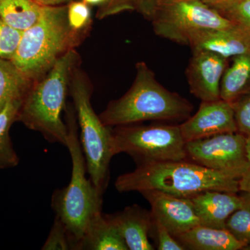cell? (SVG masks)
Listing matches in <instances>:
<instances>
[{"label": "cell", "instance_id": "obj_1", "mask_svg": "<svg viewBox=\"0 0 250 250\" xmlns=\"http://www.w3.org/2000/svg\"><path fill=\"white\" fill-rule=\"evenodd\" d=\"M238 178L185 160L138 164L132 172L117 178L120 192L156 190L177 197H192L208 190L239 192Z\"/></svg>", "mask_w": 250, "mask_h": 250}, {"label": "cell", "instance_id": "obj_2", "mask_svg": "<svg viewBox=\"0 0 250 250\" xmlns=\"http://www.w3.org/2000/svg\"><path fill=\"white\" fill-rule=\"evenodd\" d=\"M136 68L129 90L99 116L104 124L115 127L144 121H186L190 116V102L163 86L146 62H138Z\"/></svg>", "mask_w": 250, "mask_h": 250}, {"label": "cell", "instance_id": "obj_3", "mask_svg": "<svg viewBox=\"0 0 250 250\" xmlns=\"http://www.w3.org/2000/svg\"><path fill=\"white\" fill-rule=\"evenodd\" d=\"M77 59L73 49L67 50L23 98L18 120L29 129L40 132L49 143L66 146L68 129L62 113Z\"/></svg>", "mask_w": 250, "mask_h": 250}, {"label": "cell", "instance_id": "obj_4", "mask_svg": "<svg viewBox=\"0 0 250 250\" xmlns=\"http://www.w3.org/2000/svg\"><path fill=\"white\" fill-rule=\"evenodd\" d=\"M67 114L66 147L71 156V179L66 187L54 191L52 207L66 228L72 250H77L90 220L102 211L103 192L86 178V161L79 139L76 118L73 112Z\"/></svg>", "mask_w": 250, "mask_h": 250}, {"label": "cell", "instance_id": "obj_5", "mask_svg": "<svg viewBox=\"0 0 250 250\" xmlns=\"http://www.w3.org/2000/svg\"><path fill=\"white\" fill-rule=\"evenodd\" d=\"M77 36L67 22L66 5L45 6L39 21L23 31L10 62L28 81L36 80L72 49Z\"/></svg>", "mask_w": 250, "mask_h": 250}, {"label": "cell", "instance_id": "obj_6", "mask_svg": "<svg viewBox=\"0 0 250 250\" xmlns=\"http://www.w3.org/2000/svg\"><path fill=\"white\" fill-rule=\"evenodd\" d=\"M70 91L80 125V142L86 161L87 172L94 185L104 192L107 186L109 164L113 156L111 128L104 124L94 111L89 87L77 73L70 81Z\"/></svg>", "mask_w": 250, "mask_h": 250}, {"label": "cell", "instance_id": "obj_7", "mask_svg": "<svg viewBox=\"0 0 250 250\" xmlns=\"http://www.w3.org/2000/svg\"><path fill=\"white\" fill-rule=\"evenodd\" d=\"M113 156L129 154L138 164L186 160L188 157L179 125H123L111 129Z\"/></svg>", "mask_w": 250, "mask_h": 250}, {"label": "cell", "instance_id": "obj_8", "mask_svg": "<svg viewBox=\"0 0 250 250\" xmlns=\"http://www.w3.org/2000/svg\"><path fill=\"white\" fill-rule=\"evenodd\" d=\"M149 20L156 35L186 45L199 31L235 25L198 0H159Z\"/></svg>", "mask_w": 250, "mask_h": 250}, {"label": "cell", "instance_id": "obj_9", "mask_svg": "<svg viewBox=\"0 0 250 250\" xmlns=\"http://www.w3.org/2000/svg\"><path fill=\"white\" fill-rule=\"evenodd\" d=\"M246 139L238 132L224 133L189 141L186 143V149L188 157L196 164L240 179L250 167Z\"/></svg>", "mask_w": 250, "mask_h": 250}, {"label": "cell", "instance_id": "obj_10", "mask_svg": "<svg viewBox=\"0 0 250 250\" xmlns=\"http://www.w3.org/2000/svg\"><path fill=\"white\" fill-rule=\"evenodd\" d=\"M179 126L186 143L224 133L238 132L232 104L221 99L202 102L195 114Z\"/></svg>", "mask_w": 250, "mask_h": 250}, {"label": "cell", "instance_id": "obj_11", "mask_svg": "<svg viewBox=\"0 0 250 250\" xmlns=\"http://www.w3.org/2000/svg\"><path fill=\"white\" fill-rule=\"evenodd\" d=\"M228 59L202 50H192L187 75L190 93L202 102L220 99V83Z\"/></svg>", "mask_w": 250, "mask_h": 250}, {"label": "cell", "instance_id": "obj_12", "mask_svg": "<svg viewBox=\"0 0 250 250\" xmlns=\"http://www.w3.org/2000/svg\"><path fill=\"white\" fill-rule=\"evenodd\" d=\"M141 193L150 205L153 218L161 222L174 238L200 225L189 197H177L156 190Z\"/></svg>", "mask_w": 250, "mask_h": 250}, {"label": "cell", "instance_id": "obj_13", "mask_svg": "<svg viewBox=\"0 0 250 250\" xmlns=\"http://www.w3.org/2000/svg\"><path fill=\"white\" fill-rule=\"evenodd\" d=\"M188 45L192 50L207 51L228 59L250 53V39L239 26L199 31L190 37Z\"/></svg>", "mask_w": 250, "mask_h": 250}, {"label": "cell", "instance_id": "obj_14", "mask_svg": "<svg viewBox=\"0 0 250 250\" xmlns=\"http://www.w3.org/2000/svg\"><path fill=\"white\" fill-rule=\"evenodd\" d=\"M106 215L118 229L128 250H154L149 241L152 230L151 212L134 205L115 214Z\"/></svg>", "mask_w": 250, "mask_h": 250}, {"label": "cell", "instance_id": "obj_15", "mask_svg": "<svg viewBox=\"0 0 250 250\" xmlns=\"http://www.w3.org/2000/svg\"><path fill=\"white\" fill-rule=\"evenodd\" d=\"M190 198L200 225L212 228L225 229L230 215L242 205L241 195L235 192L208 190Z\"/></svg>", "mask_w": 250, "mask_h": 250}, {"label": "cell", "instance_id": "obj_16", "mask_svg": "<svg viewBox=\"0 0 250 250\" xmlns=\"http://www.w3.org/2000/svg\"><path fill=\"white\" fill-rule=\"evenodd\" d=\"M186 250H242L246 244L237 240L226 229L199 225L175 237Z\"/></svg>", "mask_w": 250, "mask_h": 250}, {"label": "cell", "instance_id": "obj_17", "mask_svg": "<svg viewBox=\"0 0 250 250\" xmlns=\"http://www.w3.org/2000/svg\"><path fill=\"white\" fill-rule=\"evenodd\" d=\"M77 250H127L128 248L116 227L101 211L90 220Z\"/></svg>", "mask_w": 250, "mask_h": 250}, {"label": "cell", "instance_id": "obj_18", "mask_svg": "<svg viewBox=\"0 0 250 250\" xmlns=\"http://www.w3.org/2000/svg\"><path fill=\"white\" fill-rule=\"evenodd\" d=\"M232 59L220 83V99L230 103L250 91V52Z\"/></svg>", "mask_w": 250, "mask_h": 250}, {"label": "cell", "instance_id": "obj_19", "mask_svg": "<svg viewBox=\"0 0 250 250\" xmlns=\"http://www.w3.org/2000/svg\"><path fill=\"white\" fill-rule=\"evenodd\" d=\"M44 7L34 0H0V18L11 27L24 31L39 21Z\"/></svg>", "mask_w": 250, "mask_h": 250}, {"label": "cell", "instance_id": "obj_20", "mask_svg": "<svg viewBox=\"0 0 250 250\" xmlns=\"http://www.w3.org/2000/svg\"><path fill=\"white\" fill-rule=\"evenodd\" d=\"M23 98L10 101L0 111V170L16 167L19 164V157L10 138L9 129L13 123L18 120Z\"/></svg>", "mask_w": 250, "mask_h": 250}, {"label": "cell", "instance_id": "obj_21", "mask_svg": "<svg viewBox=\"0 0 250 250\" xmlns=\"http://www.w3.org/2000/svg\"><path fill=\"white\" fill-rule=\"evenodd\" d=\"M29 82L12 62L0 58V111L10 101L23 98Z\"/></svg>", "mask_w": 250, "mask_h": 250}, {"label": "cell", "instance_id": "obj_22", "mask_svg": "<svg viewBox=\"0 0 250 250\" xmlns=\"http://www.w3.org/2000/svg\"><path fill=\"white\" fill-rule=\"evenodd\" d=\"M242 205L230 215L225 229L238 241L250 243V192H243Z\"/></svg>", "mask_w": 250, "mask_h": 250}, {"label": "cell", "instance_id": "obj_23", "mask_svg": "<svg viewBox=\"0 0 250 250\" xmlns=\"http://www.w3.org/2000/svg\"><path fill=\"white\" fill-rule=\"evenodd\" d=\"M23 31L8 25L0 18V58L10 61L21 42Z\"/></svg>", "mask_w": 250, "mask_h": 250}, {"label": "cell", "instance_id": "obj_24", "mask_svg": "<svg viewBox=\"0 0 250 250\" xmlns=\"http://www.w3.org/2000/svg\"><path fill=\"white\" fill-rule=\"evenodd\" d=\"M218 12L239 26L250 39V0H237Z\"/></svg>", "mask_w": 250, "mask_h": 250}, {"label": "cell", "instance_id": "obj_25", "mask_svg": "<svg viewBox=\"0 0 250 250\" xmlns=\"http://www.w3.org/2000/svg\"><path fill=\"white\" fill-rule=\"evenodd\" d=\"M41 250H72L71 240L69 236L68 232L65 225L57 215H55L53 225Z\"/></svg>", "mask_w": 250, "mask_h": 250}, {"label": "cell", "instance_id": "obj_26", "mask_svg": "<svg viewBox=\"0 0 250 250\" xmlns=\"http://www.w3.org/2000/svg\"><path fill=\"white\" fill-rule=\"evenodd\" d=\"M91 12L89 4L85 1H73L67 4V18L69 26L78 34L89 24Z\"/></svg>", "mask_w": 250, "mask_h": 250}, {"label": "cell", "instance_id": "obj_27", "mask_svg": "<svg viewBox=\"0 0 250 250\" xmlns=\"http://www.w3.org/2000/svg\"><path fill=\"white\" fill-rule=\"evenodd\" d=\"M231 104L238 132L250 138V91Z\"/></svg>", "mask_w": 250, "mask_h": 250}, {"label": "cell", "instance_id": "obj_28", "mask_svg": "<svg viewBox=\"0 0 250 250\" xmlns=\"http://www.w3.org/2000/svg\"><path fill=\"white\" fill-rule=\"evenodd\" d=\"M152 215V214H151ZM152 218V230L157 237L159 250H184L185 248L169 231L158 219Z\"/></svg>", "mask_w": 250, "mask_h": 250}, {"label": "cell", "instance_id": "obj_29", "mask_svg": "<svg viewBox=\"0 0 250 250\" xmlns=\"http://www.w3.org/2000/svg\"><path fill=\"white\" fill-rule=\"evenodd\" d=\"M130 10H134L132 0H107L100 6L97 16L102 19Z\"/></svg>", "mask_w": 250, "mask_h": 250}, {"label": "cell", "instance_id": "obj_30", "mask_svg": "<svg viewBox=\"0 0 250 250\" xmlns=\"http://www.w3.org/2000/svg\"><path fill=\"white\" fill-rule=\"evenodd\" d=\"M159 0H132L134 10L139 11L146 18L149 19L153 11Z\"/></svg>", "mask_w": 250, "mask_h": 250}, {"label": "cell", "instance_id": "obj_31", "mask_svg": "<svg viewBox=\"0 0 250 250\" xmlns=\"http://www.w3.org/2000/svg\"><path fill=\"white\" fill-rule=\"evenodd\" d=\"M204 4L207 5L212 9L220 11L233 4L237 0H198Z\"/></svg>", "mask_w": 250, "mask_h": 250}, {"label": "cell", "instance_id": "obj_32", "mask_svg": "<svg viewBox=\"0 0 250 250\" xmlns=\"http://www.w3.org/2000/svg\"><path fill=\"white\" fill-rule=\"evenodd\" d=\"M239 192H250V167L238 179Z\"/></svg>", "mask_w": 250, "mask_h": 250}, {"label": "cell", "instance_id": "obj_33", "mask_svg": "<svg viewBox=\"0 0 250 250\" xmlns=\"http://www.w3.org/2000/svg\"><path fill=\"white\" fill-rule=\"evenodd\" d=\"M34 1L43 6H55L67 4L73 0H34Z\"/></svg>", "mask_w": 250, "mask_h": 250}, {"label": "cell", "instance_id": "obj_34", "mask_svg": "<svg viewBox=\"0 0 250 250\" xmlns=\"http://www.w3.org/2000/svg\"><path fill=\"white\" fill-rule=\"evenodd\" d=\"M83 1L89 5H100L101 6L104 4L107 0H83Z\"/></svg>", "mask_w": 250, "mask_h": 250}, {"label": "cell", "instance_id": "obj_35", "mask_svg": "<svg viewBox=\"0 0 250 250\" xmlns=\"http://www.w3.org/2000/svg\"><path fill=\"white\" fill-rule=\"evenodd\" d=\"M246 154L250 164V138H247L246 139Z\"/></svg>", "mask_w": 250, "mask_h": 250}, {"label": "cell", "instance_id": "obj_36", "mask_svg": "<svg viewBox=\"0 0 250 250\" xmlns=\"http://www.w3.org/2000/svg\"><path fill=\"white\" fill-rule=\"evenodd\" d=\"M242 250H250V243L247 244Z\"/></svg>", "mask_w": 250, "mask_h": 250}]
</instances>
